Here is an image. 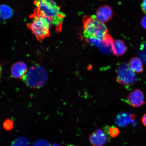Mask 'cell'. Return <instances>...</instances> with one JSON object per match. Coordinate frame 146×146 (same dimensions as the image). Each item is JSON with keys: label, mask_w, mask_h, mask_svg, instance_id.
<instances>
[{"label": "cell", "mask_w": 146, "mask_h": 146, "mask_svg": "<svg viewBox=\"0 0 146 146\" xmlns=\"http://www.w3.org/2000/svg\"><path fill=\"white\" fill-rule=\"evenodd\" d=\"M34 3L35 9L50 20L57 32H61L66 15L55 2L54 0H35Z\"/></svg>", "instance_id": "obj_1"}, {"label": "cell", "mask_w": 146, "mask_h": 146, "mask_svg": "<svg viewBox=\"0 0 146 146\" xmlns=\"http://www.w3.org/2000/svg\"><path fill=\"white\" fill-rule=\"evenodd\" d=\"M31 23L27 26L35 35L38 41H41L50 36V30L52 23L50 20L35 9Z\"/></svg>", "instance_id": "obj_2"}, {"label": "cell", "mask_w": 146, "mask_h": 146, "mask_svg": "<svg viewBox=\"0 0 146 146\" xmlns=\"http://www.w3.org/2000/svg\"><path fill=\"white\" fill-rule=\"evenodd\" d=\"M84 36L86 38L93 37L103 40L106 35L109 33L104 23L97 20L94 15H85L82 19Z\"/></svg>", "instance_id": "obj_3"}, {"label": "cell", "mask_w": 146, "mask_h": 146, "mask_svg": "<svg viewBox=\"0 0 146 146\" xmlns=\"http://www.w3.org/2000/svg\"><path fill=\"white\" fill-rule=\"evenodd\" d=\"M47 78L45 69L40 65H36L27 69L22 79L27 86L32 88H39L45 85Z\"/></svg>", "instance_id": "obj_4"}, {"label": "cell", "mask_w": 146, "mask_h": 146, "mask_svg": "<svg viewBox=\"0 0 146 146\" xmlns=\"http://www.w3.org/2000/svg\"><path fill=\"white\" fill-rule=\"evenodd\" d=\"M116 72V81L122 85H132L137 81L136 74L128 64L123 63L119 65L117 67Z\"/></svg>", "instance_id": "obj_5"}, {"label": "cell", "mask_w": 146, "mask_h": 146, "mask_svg": "<svg viewBox=\"0 0 146 146\" xmlns=\"http://www.w3.org/2000/svg\"><path fill=\"white\" fill-rule=\"evenodd\" d=\"M127 100L129 104L133 107H141L146 104L143 92L138 89L133 90L129 94Z\"/></svg>", "instance_id": "obj_6"}, {"label": "cell", "mask_w": 146, "mask_h": 146, "mask_svg": "<svg viewBox=\"0 0 146 146\" xmlns=\"http://www.w3.org/2000/svg\"><path fill=\"white\" fill-rule=\"evenodd\" d=\"M113 14L112 9L111 7L108 5H105L99 7L97 9L94 16L98 21L104 23L111 19Z\"/></svg>", "instance_id": "obj_7"}, {"label": "cell", "mask_w": 146, "mask_h": 146, "mask_svg": "<svg viewBox=\"0 0 146 146\" xmlns=\"http://www.w3.org/2000/svg\"><path fill=\"white\" fill-rule=\"evenodd\" d=\"M89 140L93 146H103L107 141V137L105 133L99 129L90 135Z\"/></svg>", "instance_id": "obj_8"}, {"label": "cell", "mask_w": 146, "mask_h": 146, "mask_svg": "<svg viewBox=\"0 0 146 146\" xmlns=\"http://www.w3.org/2000/svg\"><path fill=\"white\" fill-rule=\"evenodd\" d=\"M27 69L26 64L23 62L19 61L12 65L11 68V73L15 78H22Z\"/></svg>", "instance_id": "obj_9"}, {"label": "cell", "mask_w": 146, "mask_h": 146, "mask_svg": "<svg viewBox=\"0 0 146 146\" xmlns=\"http://www.w3.org/2000/svg\"><path fill=\"white\" fill-rule=\"evenodd\" d=\"M127 50V47L124 42L120 40H116L114 41L111 47V52L115 55L117 56L125 54Z\"/></svg>", "instance_id": "obj_10"}, {"label": "cell", "mask_w": 146, "mask_h": 146, "mask_svg": "<svg viewBox=\"0 0 146 146\" xmlns=\"http://www.w3.org/2000/svg\"><path fill=\"white\" fill-rule=\"evenodd\" d=\"M135 115L134 114L121 113L119 114L117 121L119 125L125 127L129 123H135Z\"/></svg>", "instance_id": "obj_11"}, {"label": "cell", "mask_w": 146, "mask_h": 146, "mask_svg": "<svg viewBox=\"0 0 146 146\" xmlns=\"http://www.w3.org/2000/svg\"><path fill=\"white\" fill-rule=\"evenodd\" d=\"M129 66L135 73H141L144 70L143 65L141 60L137 57L131 58L129 61Z\"/></svg>", "instance_id": "obj_12"}, {"label": "cell", "mask_w": 146, "mask_h": 146, "mask_svg": "<svg viewBox=\"0 0 146 146\" xmlns=\"http://www.w3.org/2000/svg\"><path fill=\"white\" fill-rule=\"evenodd\" d=\"M13 15V10L10 7L7 5H0V19H10Z\"/></svg>", "instance_id": "obj_13"}, {"label": "cell", "mask_w": 146, "mask_h": 146, "mask_svg": "<svg viewBox=\"0 0 146 146\" xmlns=\"http://www.w3.org/2000/svg\"><path fill=\"white\" fill-rule=\"evenodd\" d=\"M11 146H31L29 140L25 137H20L13 142Z\"/></svg>", "instance_id": "obj_14"}, {"label": "cell", "mask_w": 146, "mask_h": 146, "mask_svg": "<svg viewBox=\"0 0 146 146\" xmlns=\"http://www.w3.org/2000/svg\"><path fill=\"white\" fill-rule=\"evenodd\" d=\"M108 134L111 137L115 138L119 135L120 134L119 129L118 128L114 126L108 127L107 129Z\"/></svg>", "instance_id": "obj_15"}, {"label": "cell", "mask_w": 146, "mask_h": 146, "mask_svg": "<svg viewBox=\"0 0 146 146\" xmlns=\"http://www.w3.org/2000/svg\"><path fill=\"white\" fill-rule=\"evenodd\" d=\"M114 41L112 38L109 35V33H108L106 35L102 41V43L104 46L108 47L110 46L112 47Z\"/></svg>", "instance_id": "obj_16"}, {"label": "cell", "mask_w": 146, "mask_h": 146, "mask_svg": "<svg viewBox=\"0 0 146 146\" xmlns=\"http://www.w3.org/2000/svg\"><path fill=\"white\" fill-rule=\"evenodd\" d=\"M3 127L5 130H11L13 127V122L10 119H7L3 123Z\"/></svg>", "instance_id": "obj_17"}, {"label": "cell", "mask_w": 146, "mask_h": 146, "mask_svg": "<svg viewBox=\"0 0 146 146\" xmlns=\"http://www.w3.org/2000/svg\"><path fill=\"white\" fill-rule=\"evenodd\" d=\"M33 146H50V145L46 140L40 139L35 142Z\"/></svg>", "instance_id": "obj_18"}, {"label": "cell", "mask_w": 146, "mask_h": 146, "mask_svg": "<svg viewBox=\"0 0 146 146\" xmlns=\"http://www.w3.org/2000/svg\"><path fill=\"white\" fill-rule=\"evenodd\" d=\"M89 40L91 44L96 46H100L102 43V40L93 37H89L86 38Z\"/></svg>", "instance_id": "obj_19"}, {"label": "cell", "mask_w": 146, "mask_h": 146, "mask_svg": "<svg viewBox=\"0 0 146 146\" xmlns=\"http://www.w3.org/2000/svg\"><path fill=\"white\" fill-rule=\"evenodd\" d=\"M141 8L144 13L146 14V0H143L142 1Z\"/></svg>", "instance_id": "obj_20"}, {"label": "cell", "mask_w": 146, "mask_h": 146, "mask_svg": "<svg viewBox=\"0 0 146 146\" xmlns=\"http://www.w3.org/2000/svg\"><path fill=\"white\" fill-rule=\"evenodd\" d=\"M141 23L142 27L146 29V16L142 18Z\"/></svg>", "instance_id": "obj_21"}, {"label": "cell", "mask_w": 146, "mask_h": 146, "mask_svg": "<svg viewBox=\"0 0 146 146\" xmlns=\"http://www.w3.org/2000/svg\"><path fill=\"white\" fill-rule=\"evenodd\" d=\"M142 122L143 125L146 127V113L144 114L142 118Z\"/></svg>", "instance_id": "obj_22"}, {"label": "cell", "mask_w": 146, "mask_h": 146, "mask_svg": "<svg viewBox=\"0 0 146 146\" xmlns=\"http://www.w3.org/2000/svg\"><path fill=\"white\" fill-rule=\"evenodd\" d=\"M2 67L1 64H0V78L1 77L2 74Z\"/></svg>", "instance_id": "obj_23"}, {"label": "cell", "mask_w": 146, "mask_h": 146, "mask_svg": "<svg viewBox=\"0 0 146 146\" xmlns=\"http://www.w3.org/2000/svg\"><path fill=\"white\" fill-rule=\"evenodd\" d=\"M52 146H62L61 145H58L57 144H54Z\"/></svg>", "instance_id": "obj_24"}, {"label": "cell", "mask_w": 146, "mask_h": 146, "mask_svg": "<svg viewBox=\"0 0 146 146\" xmlns=\"http://www.w3.org/2000/svg\"><path fill=\"white\" fill-rule=\"evenodd\" d=\"M67 146H76L74 145H69Z\"/></svg>", "instance_id": "obj_25"}, {"label": "cell", "mask_w": 146, "mask_h": 146, "mask_svg": "<svg viewBox=\"0 0 146 146\" xmlns=\"http://www.w3.org/2000/svg\"><path fill=\"white\" fill-rule=\"evenodd\" d=\"M99 1H101V0H99Z\"/></svg>", "instance_id": "obj_26"}]
</instances>
